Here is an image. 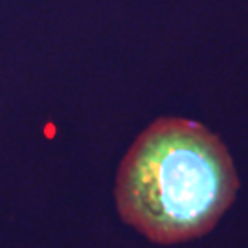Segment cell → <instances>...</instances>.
<instances>
[{
  "label": "cell",
  "instance_id": "cell-1",
  "mask_svg": "<svg viewBox=\"0 0 248 248\" xmlns=\"http://www.w3.org/2000/svg\"><path fill=\"white\" fill-rule=\"evenodd\" d=\"M237 189L217 134L186 118H158L125 153L114 199L125 224L156 245H178L212 232Z\"/></svg>",
  "mask_w": 248,
  "mask_h": 248
}]
</instances>
